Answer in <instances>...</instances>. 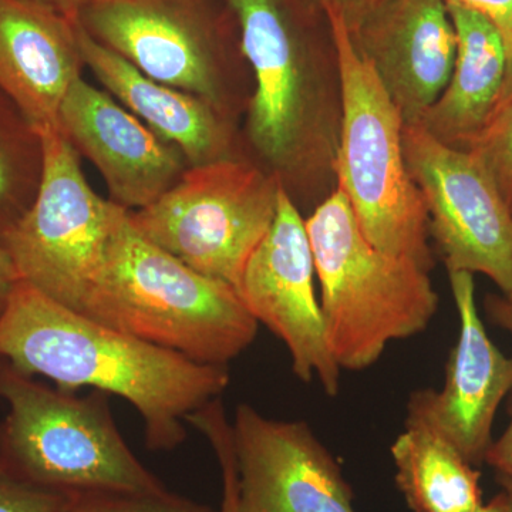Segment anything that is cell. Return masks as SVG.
<instances>
[{"mask_svg": "<svg viewBox=\"0 0 512 512\" xmlns=\"http://www.w3.org/2000/svg\"><path fill=\"white\" fill-rule=\"evenodd\" d=\"M0 359L59 389L92 387L127 400L154 451L180 447L188 416L221 397L231 382L228 366L202 365L111 328L23 281L0 315Z\"/></svg>", "mask_w": 512, "mask_h": 512, "instance_id": "1", "label": "cell"}, {"mask_svg": "<svg viewBox=\"0 0 512 512\" xmlns=\"http://www.w3.org/2000/svg\"><path fill=\"white\" fill-rule=\"evenodd\" d=\"M82 313L211 366H228L241 356L259 328L235 288L151 244L133 227L128 211Z\"/></svg>", "mask_w": 512, "mask_h": 512, "instance_id": "2", "label": "cell"}, {"mask_svg": "<svg viewBox=\"0 0 512 512\" xmlns=\"http://www.w3.org/2000/svg\"><path fill=\"white\" fill-rule=\"evenodd\" d=\"M305 222L326 338L340 369H369L390 343L429 328L439 311L430 272L376 248L342 190L330 194Z\"/></svg>", "mask_w": 512, "mask_h": 512, "instance_id": "3", "label": "cell"}, {"mask_svg": "<svg viewBox=\"0 0 512 512\" xmlns=\"http://www.w3.org/2000/svg\"><path fill=\"white\" fill-rule=\"evenodd\" d=\"M338 63L342 121L335 170L366 238L431 272L429 215L407 168L404 120L375 67L357 49L348 15L325 0Z\"/></svg>", "mask_w": 512, "mask_h": 512, "instance_id": "4", "label": "cell"}, {"mask_svg": "<svg viewBox=\"0 0 512 512\" xmlns=\"http://www.w3.org/2000/svg\"><path fill=\"white\" fill-rule=\"evenodd\" d=\"M107 397L46 386L0 359V466L56 493L165 490L121 436Z\"/></svg>", "mask_w": 512, "mask_h": 512, "instance_id": "5", "label": "cell"}, {"mask_svg": "<svg viewBox=\"0 0 512 512\" xmlns=\"http://www.w3.org/2000/svg\"><path fill=\"white\" fill-rule=\"evenodd\" d=\"M42 173L29 210L2 245L20 281L82 313L117 225L127 210L87 183L79 153L59 128L37 131Z\"/></svg>", "mask_w": 512, "mask_h": 512, "instance_id": "6", "label": "cell"}, {"mask_svg": "<svg viewBox=\"0 0 512 512\" xmlns=\"http://www.w3.org/2000/svg\"><path fill=\"white\" fill-rule=\"evenodd\" d=\"M278 178L244 161L194 165L153 204L128 211L151 244L237 291L278 210Z\"/></svg>", "mask_w": 512, "mask_h": 512, "instance_id": "7", "label": "cell"}, {"mask_svg": "<svg viewBox=\"0 0 512 512\" xmlns=\"http://www.w3.org/2000/svg\"><path fill=\"white\" fill-rule=\"evenodd\" d=\"M403 148L447 271L485 275L512 293V211L484 164L419 123L404 124Z\"/></svg>", "mask_w": 512, "mask_h": 512, "instance_id": "8", "label": "cell"}, {"mask_svg": "<svg viewBox=\"0 0 512 512\" xmlns=\"http://www.w3.org/2000/svg\"><path fill=\"white\" fill-rule=\"evenodd\" d=\"M315 275L306 222L282 185L275 220L248 259L237 292L256 322L284 342L293 375L303 383L318 380L335 397L342 369L330 352Z\"/></svg>", "mask_w": 512, "mask_h": 512, "instance_id": "9", "label": "cell"}, {"mask_svg": "<svg viewBox=\"0 0 512 512\" xmlns=\"http://www.w3.org/2000/svg\"><path fill=\"white\" fill-rule=\"evenodd\" d=\"M231 426L239 512H357L338 460L308 423L242 403Z\"/></svg>", "mask_w": 512, "mask_h": 512, "instance_id": "10", "label": "cell"}, {"mask_svg": "<svg viewBox=\"0 0 512 512\" xmlns=\"http://www.w3.org/2000/svg\"><path fill=\"white\" fill-rule=\"evenodd\" d=\"M228 2L255 76L249 138L268 163L292 171L308 158L315 140L312 80L305 57L278 0Z\"/></svg>", "mask_w": 512, "mask_h": 512, "instance_id": "11", "label": "cell"}, {"mask_svg": "<svg viewBox=\"0 0 512 512\" xmlns=\"http://www.w3.org/2000/svg\"><path fill=\"white\" fill-rule=\"evenodd\" d=\"M460 335L451 350L441 390L410 396L406 423L420 424L446 439L474 466L493 443L498 407L512 392V357L488 336L478 313L474 275L448 272Z\"/></svg>", "mask_w": 512, "mask_h": 512, "instance_id": "12", "label": "cell"}, {"mask_svg": "<svg viewBox=\"0 0 512 512\" xmlns=\"http://www.w3.org/2000/svg\"><path fill=\"white\" fill-rule=\"evenodd\" d=\"M59 131L96 165L111 201L127 211L156 202L187 170L177 147L82 77L63 101Z\"/></svg>", "mask_w": 512, "mask_h": 512, "instance_id": "13", "label": "cell"}, {"mask_svg": "<svg viewBox=\"0 0 512 512\" xmlns=\"http://www.w3.org/2000/svg\"><path fill=\"white\" fill-rule=\"evenodd\" d=\"M349 25L404 124L420 123L446 89L456 60L446 0H380Z\"/></svg>", "mask_w": 512, "mask_h": 512, "instance_id": "14", "label": "cell"}, {"mask_svg": "<svg viewBox=\"0 0 512 512\" xmlns=\"http://www.w3.org/2000/svg\"><path fill=\"white\" fill-rule=\"evenodd\" d=\"M77 20L97 42L151 79L214 106L220 99L210 37L178 0H93Z\"/></svg>", "mask_w": 512, "mask_h": 512, "instance_id": "15", "label": "cell"}, {"mask_svg": "<svg viewBox=\"0 0 512 512\" xmlns=\"http://www.w3.org/2000/svg\"><path fill=\"white\" fill-rule=\"evenodd\" d=\"M83 64L76 19L36 0H0V92L36 133L59 128Z\"/></svg>", "mask_w": 512, "mask_h": 512, "instance_id": "16", "label": "cell"}, {"mask_svg": "<svg viewBox=\"0 0 512 512\" xmlns=\"http://www.w3.org/2000/svg\"><path fill=\"white\" fill-rule=\"evenodd\" d=\"M76 30L83 62L99 82L154 133L177 147L191 167L227 158L228 131L214 104L141 73L97 42L77 18Z\"/></svg>", "mask_w": 512, "mask_h": 512, "instance_id": "17", "label": "cell"}, {"mask_svg": "<svg viewBox=\"0 0 512 512\" xmlns=\"http://www.w3.org/2000/svg\"><path fill=\"white\" fill-rule=\"evenodd\" d=\"M457 36L453 73L420 126L448 146L467 148L503 103L508 57L500 32L480 13L446 0Z\"/></svg>", "mask_w": 512, "mask_h": 512, "instance_id": "18", "label": "cell"}, {"mask_svg": "<svg viewBox=\"0 0 512 512\" xmlns=\"http://www.w3.org/2000/svg\"><path fill=\"white\" fill-rule=\"evenodd\" d=\"M390 454L397 488L413 512H473L483 504L477 466L427 427L406 423Z\"/></svg>", "mask_w": 512, "mask_h": 512, "instance_id": "19", "label": "cell"}, {"mask_svg": "<svg viewBox=\"0 0 512 512\" xmlns=\"http://www.w3.org/2000/svg\"><path fill=\"white\" fill-rule=\"evenodd\" d=\"M42 173L39 136L18 107L0 92V244L29 210Z\"/></svg>", "mask_w": 512, "mask_h": 512, "instance_id": "20", "label": "cell"}, {"mask_svg": "<svg viewBox=\"0 0 512 512\" xmlns=\"http://www.w3.org/2000/svg\"><path fill=\"white\" fill-rule=\"evenodd\" d=\"M59 512H217L168 491H92L69 494Z\"/></svg>", "mask_w": 512, "mask_h": 512, "instance_id": "21", "label": "cell"}, {"mask_svg": "<svg viewBox=\"0 0 512 512\" xmlns=\"http://www.w3.org/2000/svg\"><path fill=\"white\" fill-rule=\"evenodd\" d=\"M466 150L484 164L512 211V97Z\"/></svg>", "mask_w": 512, "mask_h": 512, "instance_id": "22", "label": "cell"}, {"mask_svg": "<svg viewBox=\"0 0 512 512\" xmlns=\"http://www.w3.org/2000/svg\"><path fill=\"white\" fill-rule=\"evenodd\" d=\"M195 429L207 437L220 463L222 474V503L218 512H239L237 467H235L232 426L224 410L214 409L202 414Z\"/></svg>", "mask_w": 512, "mask_h": 512, "instance_id": "23", "label": "cell"}, {"mask_svg": "<svg viewBox=\"0 0 512 512\" xmlns=\"http://www.w3.org/2000/svg\"><path fill=\"white\" fill-rule=\"evenodd\" d=\"M67 497L25 483L0 466V512H59Z\"/></svg>", "mask_w": 512, "mask_h": 512, "instance_id": "24", "label": "cell"}, {"mask_svg": "<svg viewBox=\"0 0 512 512\" xmlns=\"http://www.w3.org/2000/svg\"><path fill=\"white\" fill-rule=\"evenodd\" d=\"M451 2L480 13L493 23L503 37L508 57L507 83H505L503 103H501L503 106L512 97V0H451Z\"/></svg>", "mask_w": 512, "mask_h": 512, "instance_id": "25", "label": "cell"}, {"mask_svg": "<svg viewBox=\"0 0 512 512\" xmlns=\"http://www.w3.org/2000/svg\"><path fill=\"white\" fill-rule=\"evenodd\" d=\"M510 396V406H508L510 421H508L507 429L504 430V433L497 440H493L491 446L488 447L484 463L494 468L497 476L505 477L512 481V392Z\"/></svg>", "mask_w": 512, "mask_h": 512, "instance_id": "26", "label": "cell"}, {"mask_svg": "<svg viewBox=\"0 0 512 512\" xmlns=\"http://www.w3.org/2000/svg\"><path fill=\"white\" fill-rule=\"evenodd\" d=\"M487 318L512 336V293L488 295L484 301Z\"/></svg>", "mask_w": 512, "mask_h": 512, "instance_id": "27", "label": "cell"}, {"mask_svg": "<svg viewBox=\"0 0 512 512\" xmlns=\"http://www.w3.org/2000/svg\"><path fill=\"white\" fill-rule=\"evenodd\" d=\"M20 281L18 269L8 249L0 244V315L5 311L10 296Z\"/></svg>", "mask_w": 512, "mask_h": 512, "instance_id": "28", "label": "cell"}, {"mask_svg": "<svg viewBox=\"0 0 512 512\" xmlns=\"http://www.w3.org/2000/svg\"><path fill=\"white\" fill-rule=\"evenodd\" d=\"M36 2L43 3V5L50 6V8L56 9L57 12L69 16V18L76 19L79 13L93 0H36Z\"/></svg>", "mask_w": 512, "mask_h": 512, "instance_id": "29", "label": "cell"}, {"mask_svg": "<svg viewBox=\"0 0 512 512\" xmlns=\"http://www.w3.org/2000/svg\"><path fill=\"white\" fill-rule=\"evenodd\" d=\"M473 512H512V497L507 491L501 488L500 493L495 495L490 503L481 504L480 507Z\"/></svg>", "mask_w": 512, "mask_h": 512, "instance_id": "30", "label": "cell"}, {"mask_svg": "<svg viewBox=\"0 0 512 512\" xmlns=\"http://www.w3.org/2000/svg\"><path fill=\"white\" fill-rule=\"evenodd\" d=\"M497 483L500 484V487L503 490L507 491L508 494L512 497V481L508 480V478L497 476Z\"/></svg>", "mask_w": 512, "mask_h": 512, "instance_id": "31", "label": "cell"}]
</instances>
